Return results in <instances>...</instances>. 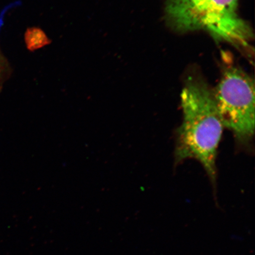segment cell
Instances as JSON below:
<instances>
[{"instance_id": "1", "label": "cell", "mask_w": 255, "mask_h": 255, "mask_svg": "<svg viewBox=\"0 0 255 255\" xmlns=\"http://www.w3.org/2000/svg\"><path fill=\"white\" fill-rule=\"evenodd\" d=\"M181 105L183 121L177 132L175 162L198 161L215 186L217 154L225 127L213 91L203 80L190 76L181 92Z\"/></svg>"}, {"instance_id": "2", "label": "cell", "mask_w": 255, "mask_h": 255, "mask_svg": "<svg viewBox=\"0 0 255 255\" xmlns=\"http://www.w3.org/2000/svg\"><path fill=\"white\" fill-rule=\"evenodd\" d=\"M239 0H166L165 17L175 30H205L218 39L244 44L251 28L238 14Z\"/></svg>"}, {"instance_id": "3", "label": "cell", "mask_w": 255, "mask_h": 255, "mask_svg": "<svg viewBox=\"0 0 255 255\" xmlns=\"http://www.w3.org/2000/svg\"><path fill=\"white\" fill-rule=\"evenodd\" d=\"M223 126L239 145L247 146L255 133V85L253 80L235 68L226 70L213 91Z\"/></svg>"}, {"instance_id": "4", "label": "cell", "mask_w": 255, "mask_h": 255, "mask_svg": "<svg viewBox=\"0 0 255 255\" xmlns=\"http://www.w3.org/2000/svg\"><path fill=\"white\" fill-rule=\"evenodd\" d=\"M24 37L25 46L30 52H34L52 43L45 32L38 27H28Z\"/></svg>"}, {"instance_id": "5", "label": "cell", "mask_w": 255, "mask_h": 255, "mask_svg": "<svg viewBox=\"0 0 255 255\" xmlns=\"http://www.w3.org/2000/svg\"><path fill=\"white\" fill-rule=\"evenodd\" d=\"M11 73L12 69L10 63L2 52L0 47V93L4 88L6 82L10 78Z\"/></svg>"}]
</instances>
